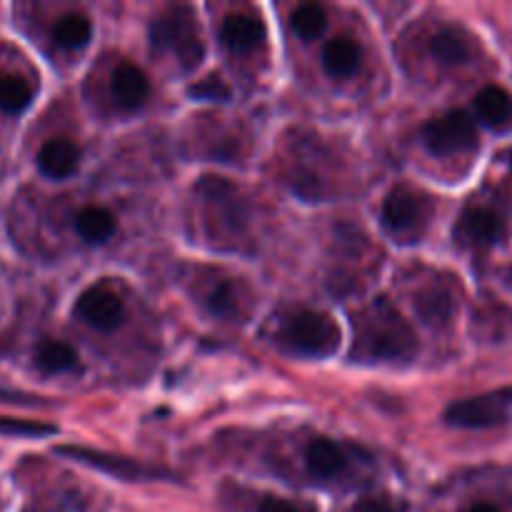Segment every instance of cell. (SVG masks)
I'll use <instances>...</instances> for the list:
<instances>
[{"instance_id":"cell-15","label":"cell","mask_w":512,"mask_h":512,"mask_svg":"<svg viewBox=\"0 0 512 512\" xmlns=\"http://www.w3.org/2000/svg\"><path fill=\"white\" fill-rule=\"evenodd\" d=\"M305 465H308L313 478H335L338 473H343L345 453L340 445L333 443V440L315 438L313 443L308 445V450H305Z\"/></svg>"},{"instance_id":"cell-24","label":"cell","mask_w":512,"mask_h":512,"mask_svg":"<svg viewBox=\"0 0 512 512\" xmlns=\"http://www.w3.org/2000/svg\"><path fill=\"white\" fill-rule=\"evenodd\" d=\"M58 433V428L40 420H18V418H0V435L10 438H50Z\"/></svg>"},{"instance_id":"cell-28","label":"cell","mask_w":512,"mask_h":512,"mask_svg":"<svg viewBox=\"0 0 512 512\" xmlns=\"http://www.w3.org/2000/svg\"><path fill=\"white\" fill-rule=\"evenodd\" d=\"M0 400H3V403H15V405H48L45 403V398H35V395L18 393V390H8V388H0Z\"/></svg>"},{"instance_id":"cell-4","label":"cell","mask_w":512,"mask_h":512,"mask_svg":"<svg viewBox=\"0 0 512 512\" xmlns=\"http://www.w3.org/2000/svg\"><path fill=\"white\" fill-rule=\"evenodd\" d=\"M512 410V388H500L493 393L478 395V398L458 400L445 410V420L453 428L483 430L495 428L510 418Z\"/></svg>"},{"instance_id":"cell-3","label":"cell","mask_w":512,"mask_h":512,"mask_svg":"<svg viewBox=\"0 0 512 512\" xmlns=\"http://www.w3.org/2000/svg\"><path fill=\"white\" fill-rule=\"evenodd\" d=\"M280 338L293 353L330 358L340 345V328L330 315L318 310H300L285 320Z\"/></svg>"},{"instance_id":"cell-9","label":"cell","mask_w":512,"mask_h":512,"mask_svg":"<svg viewBox=\"0 0 512 512\" xmlns=\"http://www.w3.org/2000/svg\"><path fill=\"white\" fill-rule=\"evenodd\" d=\"M75 313H78L80 320H85L88 325L108 333V330H115L120 323H123L125 308H123V300H120L115 293H110V290L90 288L78 298V303H75Z\"/></svg>"},{"instance_id":"cell-16","label":"cell","mask_w":512,"mask_h":512,"mask_svg":"<svg viewBox=\"0 0 512 512\" xmlns=\"http://www.w3.org/2000/svg\"><path fill=\"white\" fill-rule=\"evenodd\" d=\"M360 45L353 38H335L323 48V68L333 78H348L360 65Z\"/></svg>"},{"instance_id":"cell-17","label":"cell","mask_w":512,"mask_h":512,"mask_svg":"<svg viewBox=\"0 0 512 512\" xmlns=\"http://www.w3.org/2000/svg\"><path fill=\"white\" fill-rule=\"evenodd\" d=\"M430 53L445 65H460L468 63L473 48H470V40L463 30L458 28H443L433 35L430 40Z\"/></svg>"},{"instance_id":"cell-2","label":"cell","mask_w":512,"mask_h":512,"mask_svg":"<svg viewBox=\"0 0 512 512\" xmlns=\"http://www.w3.org/2000/svg\"><path fill=\"white\" fill-rule=\"evenodd\" d=\"M150 43L160 53L173 50L183 70H188V73L198 68L205 55L203 40H200L198 30H195V15L188 5L170 8L163 15H158L153 25H150Z\"/></svg>"},{"instance_id":"cell-27","label":"cell","mask_w":512,"mask_h":512,"mask_svg":"<svg viewBox=\"0 0 512 512\" xmlns=\"http://www.w3.org/2000/svg\"><path fill=\"white\" fill-rule=\"evenodd\" d=\"M355 512H405L400 503H393L390 498H365L360 500Z\"/></svg>"},{"instance_id":"cell-8","label":"cell","mask_w":512,"mask_h":512,"mask_svg":"<svg viewBox=\"0 0 512 512\" xmlns=\"http://www.w3.org/2000/svg\"><path fill=\"white\" fill-rule=\"evenodd\" d=\"M195 193L210 205V208L218 210V218L223 220L225 228L230 230H243L248 223V215H245V205L240 200V195L235 193V188L230 185V180L220 178V175H203L195 185Z\"/></svg>"},{"instance_id":"cell-5","label":"cell","mask_w":512,"mask_h":512,"mask_svg":"<svg viewBox=\"0 0 512 512\" xmlns=\"http://www.w3.org/2000/svg\"><path fill=\"white\" fill-rule=\"evenodd\" d=\"M423 143L433 155H455L478 145V123L465 110H450L423 128Z\"/></svg>"},{"instance_id":"cell-10","label":"cell","mask_w":512,"mask_h":512,"mask_svg":"<svg viewBox=\"0 0 512 512\" xmlns=\"http://www.w3.org/2000/svg\"><path fill=\"white\" fill-rule=\"evenodd\" d=\"M455 235L475 245H495L503 240L505 223L498 213H493V210L470 208L465 210L463 218L458 220Z\"/></svg>"},{"instance_id":"cell-22","label":"cell","mask_w":512,"mask_h":512,"mask_svg":"<svg viewBox=\"0 0 512 512\" xmlns=\"http://www.w3.org/2000/svg\"><path fill=\"white\" fill-rule=\"evenodd\" d=\"M33 100V88L18 75H0V110L3 113H23Z\"/></svg>"},{"instance_id":"cell-30","label":"cell","mask_w":512,"mask_h":512,"mask_svg":"<svg viewBox=\"0 0 512 512\" xmlns=\"http://www.w3.org/2000/svg\"><path fill=\"white\" fill-rule=\"evenodd\" d=\"M468 512H500V510L493 508V505H475V508H470Z\"/></svg>"},{"instance_id":"cell-6","label":"cell","mask_w":512,"mask_h":512,"mask_svg":"<svg viewBox=\"0 0 512 512\" xmlns=\"http://www.w3.org/2000/svg\"><path fill=\"white\" fill-rule=\"evenodd\" d=\"M55 453L63 455V458L75 460L80 465H88V468L100 470V473L115 475L120 480H130V483H150V480H173V475L165 473L160 468H150V465L135 463L130 458H120V455L100 453V450L90 448H78V445H60L55 448Z\"/></svg>"},{"instance_id":"cell-18","label":"cell","mask_w":512,"mask_h":512,"mask_svg":"<svg viewBox=\"0 0 512 512\" xmlns=\"http://www.w3.org/2000/svg\"><path fill=\"white\" fill-rule=\"evenodd\" d=\"M453 310V298H450V293H445L440 288L425 290V293H420L415 298V313L430 328H443V325H448L450 318H453Z\"/></svg>"},{"instance_id":"cell-1","label":"cell","mask_w":512,"mask_h":512,"mask_svg":"<svg viewBox=\"0 0 512 512\" xmlns=\"http://www.w3.org/2000/svg\"><path fill=\"white\" fill-rule=\"evenodd\" d=\"M415 353H418V338L410 323L388 300L380 298L360 318L353 358L373 360V363H408Z\"/></svg>"},{"instance_id":"cell-7","label":"cell","mask_w":512,"mask_h":512,"mask_svg":"<svg viewBox=\"0 0 512 512\" xmlns=\"http://www.w3.org/2000/svg\"><path fill=\"white\" fill-rule=\"evenodd\" d=\"M380 218H383L385 230L395 238L415 235L425 225V218H428V200L423 195L413 193V190H393L385 198Z\"/></svg>"},{"instance_id":"cell-13","label":"cell","mask_w":512,"mask_h":512,"mask_svg":"<svg viewBox=\"0 0 512 512\" xmlns=\"http://www.w3.org/2000/svg\"><path fill=\"white\" fill-rule=\"evenodd\" d=\"M265 38V25L263 20L255 18V15H228L220 30V40H223L225 48L235 50V53H248V50L258 48V43H263Z\"/></svg>"},{"instance_id":"cell-29","label":"cell","mask_w":512,"mask_h":512,"mask_svg":"<svg viewBox=\"0 0 512 512\" xmlns=\"http://www.w3.org/2000/svg\"><path fill=\"white\" fill-rule=\"evenodd\" d=\"M258 512H305V510H300L298 505L288 503V500L268 498V500H263V505H260Z\"/></svg>"},{"instance_id":"cell-31","label":"cell","mask_w":512,"mask_h":512,"mask_svg":"<svg viewBox=\"0 0 512 512\" xmlns=\"http://www.w3.org/2000/svg\"><path fill=\"white\" fill-rule=\"evenodd\" d=\"M510 160H512V155H510Z\"/></svg>"},{"instance_id":"cell-11","label":"cell","mask_w":512,"mask_h":512,"mask_svg":"<svg viewBox=\"0 0 512 512\" xmlns=\"http://www.w3.org/2000/svg\"><path fill=\"white\" fill-rule=\"evenodd\" d=\"M110 90H113V100L120 110H138L148 100L150 85L138 65L123 63L115 68Z\"/></svg>"},{"instance_id":"cell-21","label":"cell","mask_w":512,"mask_h":512,"mask_svg":"<svg viewBox=\"0 0 512 512\" xmlns=\"http://www.w3.org/2000/svg\"><path fill=\"white\" fill-rule=\"evenodd\" d=\"M35 365L45 373H65L78 365V353L63 340H43L35 350Z\"/></svg>"},{"instance_id":"cell-23","label":"cell","mask_w":512,"mask_h":512,"mask_svg":"<svg viewBox=\"0 0 512 512\" xmlns=\"http://www.w3.org/2000/svg\"><path fill=\"white\" fill-rule=\"evenodd\" d=\"M293 28L305 40L320 38L328 28V13L323 5H303L293 13Z\"/></svg>"},{"instance_id":"cell-14","label":"cell","mask_w":512,"mask_h":512,"mask_svg":"<svg viewBox=\"0 0 512 512\" xmlns=\"http://www.w3.org/2000/svg\"><path fill=\"white\" fill-rule=\"evenodd\" d=\"M475 115L490 128H505L512 123V95L500 85H488L475 95Z\"/></svg>"},{"instance_id":"cell-26","label":"cell","mask_w":512,"mask_h":512,"mask_svg":"<svg viewBox=\"0 0 512 512\" xmlns=\"http://www.w3.org/2000/svg\"><path fill=\"white\" fill-rule=\"evenodd\" d=\"M188 93L195 100H208V103H225V100H230V88L220 75H208V78L198 80L195 85H190Z\"/></svg>"},{"instance_id":"cell-12","label":"cell","mask_w":512,"mask_h":512,"mask_svg":"<svg viewBox=\"0 0 512 512\" xmlns=\"http://www.w3.org/2000/svg\"><path fill=\"white\" fill-rule=\"evenodd\" d=\"M80 163V148L68 138H53L40 148L38 168L40 173L53 180H63L75 173Z\"/></svg>"},{"instance_id":"cell-25","label":"cell","mask_w":512,"mask_h":512,"mask_svg":"<svg viewBox=\"0 0 512 512\" xmlns=\"http://www.w3.org/2000/svg\"><path fill=\"white\" fill-rule=\"evenodd\" d=\"M208 310L218 318H235L238 315V293L233 283H220L205 300Z\"/></svg>"},{"instance_id":"cell-20","label":"cell","mask_w":512,"mask_h":512,"mask_svg":"<svg viewBox=\"0 0 512 512\" xmlns=\"http://www.w3.org/2000/svg\"><path fill=\"white\" fill-rule=\"evenodd\" d=\"M90 35H93V28L83 13H68L53 25V40L65 50L85 48L90 43Z\"/></svg>"},{"instance_id":"cell-19","label":"cell","mask_w":512,"mask_h":512,"mask_svg":"<svg viewBox=\"0 0 512 512\" xmlns=\"http://www.w3.org/2000/svg\"><path fill=\"white\" fill-rule=\"evenodd\" d=\"M75 230H78V235L85 240V243L100 245L105 243V240L113 238L115 220L108 210L85 208L80 210L78 218H75Z\"/></svg>"}]
</instances>
